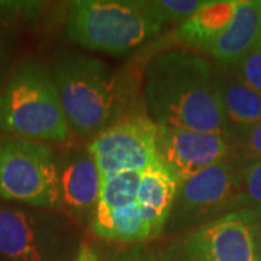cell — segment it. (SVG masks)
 Returning <instances> with one entry per match:
<instances>
[{
  "label": "cell",
  "mask_w": 261,
  "mask_h": 261,
  "mask_svg": "<svg viewBox=\"0 0 261 261\" xmlns=\"http://www.w3.org/2000/svg\"><path fill=\"white\" fill-rule=\"evenodd\" d=\"M144 100L159 126L226 135L229 123L215 80V67L190 49H170L144 68Z\"/></svg>",
  "instance_id": "1"
},
{
  "label": "cell",
  "mask_w": 261,
  "mask_h": 261,
  "mask_svg": "<svg viewBox=\"0 0 261 261\" xmlns=\"http://www.w3.org/2000/svg\"><path fill=\"white\" fill-rule=\"evenodd\" d=\"M51 73L70 129L79 135L96 137L123 118L128 102L123 75L105 61L82 53H63Z\"/></svg>",
  "instance_id": "2"
},
{
  "label": "cell",
  "mask_w": 261,
  "mask_h": 261,
  "mask_svg": "<svg viewBox=\"0 0 261 261\" xmlns=\"http://www.w3.org/2000/svg\"><path fill=\"white\" fill-rule=\"evenodd\" d=\"M0 130L16 138L64 142L70 137L53 73L37 61L16 67L0 93Z\"/></svg>",
  "instance_id": "3"
},
{
  "label": "cell",
  "mask_w": 261,
  "mask_h": 261,
  "mask_svg": "<svg viewBox=\"0 0 261 261\" xmlns=\"http://www.w3.org/2000/svg\"><path fill=\"white\" fill-rule=\"evenodd\" d=\"M163 29L144 0H79L65 19V34L74 44L112 56L128 54Z\"/></svg>",
  "instance_id": "4"
},
{
  "label": "cell",
  "mask_w": 261,
  "mask_h": 261,
  "mask_svg": "<svg viewBox=\"0 0 261 261\" xmlns=\"http://www.w3.org/2000/svg\"><path fill=\"white\" fill-rule=\"evenodd\" d=\"M0 199L41 211H61L54 149L39 141L0 140Z\"/></svg>",
  "instance_id": "5"
},
{
  "label": "cell",
  "mask_w": 261,
  "mask_h": 261,
  "mask_svg": "<svg viewBox=\"0 0 261 261\" xmlns=\"http://www.w3.org/2000/svg\"><path fill=\"white\" fill-rule=\"evenodd\" d=\"M244 164L228 159L180 183L164 231H195L237 211Z\"/></svg>",
  "instance_id": "6"
},
{
  "label": "cell",
  "mask_w": 261,
  "mask_h": 261,
  "mask_svg": "<svg viewBox=\"0 0 261 261\" xmlns=\"http://www.w3.org/2000/svg\"><path fill=\"white\" fill-rule=\"evenodd\" d=\"M142 171L119 173L103 180L90 225L94 235L111 243L141 244L163 233L141 195Z\"/></svg>",
  "instance_id": "7"
},
{
  "label": "cell",
  "mask_w": 261,
  "mask_h": 261,
  "mask_svg": "<svg viewBox=\"0 0 261 261\" xmlns=\"http://www.w3.org/2000/svg\"><path fill=\"white\" fill-rule=\"evenodd\" d=\"M157 128L148 116L129 115L93 137L87 149L96 161L102 183L119 173L159 166Z\"/></svg>",
  "instance_id": "8"
},
{
  "label": "cell",
  "mask_w": 261,
  "mask_h": 261,
  "mask_svg": "<svg viewBox=\"0 0 261 261\" xmlns=\"http://www.w3.org/2000/svg\"><path fill=\"white\" fill-rule=\"evenodd\" d=\"M70 228L53 214L0 205V255L9 261H47L70 240Z\"/></svg>",
  "instance_id": "9"
},
{
  "label": "cell",
  "mask_w": 261,
  "mask_h": 261,
  "mask_svg": "<svg viewBox=\"0 0 261 261\" xmlns=\"http://www.w3.org/2000/svg\"><path fill=\"white\" fill-rule=\"evenodd\" d=\"M157 155L161 166L173 171L180 183L202 170L231 159L226 135L180 128H157Z\"/></svg>",
  "instance_id": "10"
},
{
  "label": "cell",
  "mask_w": 261,
  "mask_h": 261,
  "mask_svg": "<svg viewBox=\"0 0 261 261\" xmlns=\"http://www.w3.org/2000/svg\"><path fill=\"white\" fill-rule=\"evenodd\" d=\"M174 261H257L251 225L229 215L203 225L178 243Z\"/></svg>",
  "instance_id": "11"
},
{
  "label": "cell",
  "mask_w": 261,
  "mask_h": 261,
  "mask_svg": "<svg viewBox=\"0 0 261 261\" xmlns=\"http://www.w3.org/2000/svg\"><path fill=\"white\" fill-rule=\"evenodd\" d=\"M61 205L77 222L90 226L99 203L102 176L87 148L70 149L58 157Z\"/></svg>",
  "instance_id": "12"
},
{
  "label": "cell",
  "mask_w": 261,
  "mask_h": 261,
  "mask_svg": "<svg viewBox=\"0 0 261 261\" xmlns=\"http://www.w3.org/2000/svg\"><path fill=\"white\" fill-rule=\"evenodd\" d=\"M261 42V0H238L232 18L205 53L221 68H231Z\"/></svg>",
  "instance_id": "13"
},
{
  "label": "cell",
  "mask_w": 261,
  "mask_h": 261,
  "mask_svg": "<svg viewBox=\"0 0 261 261\" xmlns=\"http://www.w3.org/2000/svg\"><path fill=\"white\" fill-rule=\"evenodd\" d=\"M215 80L229 126L261 122V93L243 83L229 68H215Z\"/></svg>",
  "instance_id": "14"
},
{
  "label": "cell",
  "mask_w": 261,
  "mask_h": 261,
  "mask_svg": "<svg viewBox=\"0 0 261 261\" xmlns=\"http://www.w3.org/2000/svg\"><path fill=\"white\" fill-rule=\"evenodd\" d=\"M237 0H207L193 16L180 23L176 31L177 39L193 49H205L218 37L232 18Z\"/></svg>",
  "instance_id": "15"
},
{
  "label": "cell",
  "mask_w": 261,
  "mask_h": 261,
  "mask_svg": "<svg viewBox=\"0 0 261 261\" xmlns=\"http://www.w3.org/2000/svg\"><path fill=\"white\" fill-rule=\"evenodd\" d=\"M245 224L261 222V161L247 163L241 173V200L229 215Z\"/></svg>",
  "instance_id": "16"
},
{
  "label": "cell",
  "mask_w": 261,
  "mask_h": 261,
  "mask_svg": "<svg viewBox=\"0 0 261 261\" xmlns=\"http://www.w3.org/2000/svg\"><path fill=\"white\" fill-rule=\"evenodd\" d=\"M226 140L231 147L232 159L247 160L248 163L261 161V122L229 126Z\"/></svg>",
  "instance_id": "17"
},
{
  "label": "cell",
  "mask_w": 261,
  "mask_h": 261,
  "mask_svg": "<svg viewBox=\"0 0 261 261\" xmlns=\"http://www.w3.org/2000/svg\"><path fill=\"white\" fill-rule=\"evenodd\" d=\"M151 16L164 28L170 23H183L202 9L207 0H144Z\"/></svg>",
  "instance_id": "18"
},
{
  "label": "cell",
  "mask_w": 261,
  "mask_h": 261,
  "mask_svg": "<svg viewBox=\"0 0 261 261\" xmlns=\"http://www.w3.org/2000/svg\"><path fill=\"white\" fill-rule=\"evenodd\" d=\"M229 70L243 83L261 93V42Z\"/></svg>",
  "instance_id": "19"
},
{
  "label": "cell",
  "mask_w": 261,
  "mask_h": 261,
  "mask_svg": "<svg viewBox=\"0 0 261 261\" xmlns=\"http://www.w3.org/2000/svg\"><path fill=\"white\" fill-rule=\"evenodd\" d=\"M109 261H166L157 252H154L144 244H132L126 248L115 252Z\"/></svg>",
  "instance_id": "20"
},
{
  "label": "cell",
  "mask_w": 261,
  "mask_h": 261,
  "mask_svg": "<svg viewBox=\"0 0 261 261\" xmlns=\"http://www.w3.org/2000/svg\"><path fill=\"white\" fill-rule=\"evenodd\" d=\"M252 241H254V251H255V260L261 261V225H251Z\"/></svg>",
  "instance_id": "21"
},
{
  "label": "cell",
  "mask_w": 261,
  "mask_h": 261,
  "mask_svg": "<svg viewBox=\"0 0 261 261\" xmlns=\"http://www.w3.org/2000/svg\"><path fill=\"white\" fill-rule=\"evenodd\" d=\"M75 261H99V258H97L96 252H94L92 248H89V247H86V245H82V247L79 248Z\"/></svg>",
  "instance_id": "22"
},
{
  "label": "cell",
  "mask_w": 261,
  "mask_h": 261,
  "mask_svg": "<svg viewBox=\"0 0 261 261\" xmlns=\"http://www.w3.org/2000/svg\"><path fill=\"white\" fill-rule=\"evenodd\" d=\"M0 73H2V41H0Z\"/></svg>",
  "instance_id": "23"
},
{
  "label": "cell",
  "mask_w": 261,
  "mask_h": 261,
  "mask_svg": "<svg viewBox=\"0 0 261 261\" xmlns=\"http://www.w3.org/2000/svg\"><path fill=\"white\" fill-rule=\"evenodd\" d=\"M258 224H260V225H261V222H258Z\"/></svg>",
  "instance_id": "24"
}]
</instances>
